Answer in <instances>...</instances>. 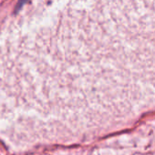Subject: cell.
<instances>
[{"mask_svg": "<svg viewBox=\"0 0 155 155\" xmlns=\"http://www.w3.org/2000/svg\"><path fill=\"white\" fill-rule=\"evenodd\" d=\"M124 16L131 27L143 32L155 29V0H125Z\"/></svg>", "mask_w": 155, "mask_h": 155, "instance_id": "6da1fadb", "label": "cell"}, {"mask_svg": "<svg viewBox=\"0 0 155 155\" xmlns=\"http://www.w3.org/2000/svg\"><path fill=\"white\" fill-rule=\"evenodd\" d=\"M28 1V0H19L18 1V7H17V10H18L22 6H23V4H25L26 2Z\"/></svg>", "mask_w": 155, "mask_h": 155, "instance_id": "7a4b0ae2", "label": "cell"}]
</instances>
